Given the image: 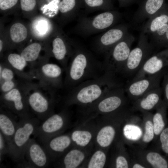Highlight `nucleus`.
<instances>
[{"label":"nucleus","instance_id":"39448f33","mask_svg":"<svg viewBox=\"0 0 168 168\" xmlns=\"http://www.w3.org/2000/svg\"><path fill=\"white\" fill-rule=\"evenodd\" d=\"M139 39L138 44L131 50L120 73L125 76L135 75L146 60L151 56L153 45L148 41L146 35L142 32Z\"/></svg>","mask_w":168,"mask_h":168},{"label":"nucleus","instance_id":"4c0bfd02","mask_svg":"<svg viewBox=\"0 0 168 168\" xmlns=\"http://www.w3.org/2000/svg\"><path fill=\"white\" fill-rule=\"evenodd\" d=\"M159 140L161 150L168 155V127L166 128L161 132Z\"/></svg>","mask_w":168,"mask_h":168},{"label":"nucleus","instance_id":"ddd939ff","mask_svg":"<svg viewBox=\"0 0 168 168\" xmlns=\"http://www.w3.org/2000/svg\"><path fill=\"white\" fill-rule=\"evenodd\" d=\"M162 94L160 86L149 91L136 100V107L144 111L157 108L163 101L161 99Z\"/></svg>","mask_w":168,"mask_h":168},{"label":"nucleus","instance_id":"4be33fe9","mask_svg":"<svg viewBox=\"0 0 168 168\" xmlns=\"http://www.w3.org/2000/svg\"><path fill=\"white\" fill-rule=\"evenodd\" d=\"M86 12L97 11L112 10V6L110 0H82Z\"/></svg>","mask_w":168,"mask_h":168},{"label":"nucleus","instance_id":"423d86ee","mask_svg":"<svg viewBox=\"0 0 168 168\" xmlns=\"http://www.w3.org/2000/svg\"><path fill=\"white\" fill-rule=\"evenodd\" d=\"M128 33V26L125 24L113 26L96 37L94 42V49L98 53L105 54Z\"/></svg>","mask_w":168,"mask_h":168},{"label":"nucleus","instance_id":"6ab92c4d","mask_svg":"<svg viewBox=\"0 0 168 168\" xmlns=\"http://www.w3.org/2000/svg\"><path fill=\"white\" fill-rule=\"evenodd\" d=\"M28 154L31 162L39 167L44 166L47 162L46 155L42 147L38 144L34 143L29 146Z\"/></svg>","mask_w":168,"mask_h":168},{"label":"nucleus","instance_id":"a19ab883","mask_svg":"<svg viewBox=\"0 0 168 168\" xmlns=\"http://www.w3.org/2000/svg\"><path fill=\"white\" fill-rule=\"evenodd\" d=\"M36 4V0H20L21 9L26 11H30L34 9Z\"/></svg>","mask_w":168,"mask_h":168},{"label":"nucleus","instance_id":"6e6552de","mask_svg":"<svg viewBox=\"0 0 168 168\" xmlns=\"http://www.w3.org/2000/svg\"><path fill=\"white\" fill-rule=\"evenodd\" d=\"M166 70L152 75L131 81L124 88L131 98L136 100L149 91L160 86V83Z\"/></svg>","mask_w":168,"mask_h":168},{"label":"nucleus","instance_id":"de8ad7c7","mask_svg":"<svg viewBox=\"0 0 168 168\" xmlns=\"http://www.w3.org/2000/svg\"><path fill=\"white\" fill-rule=\"evenodd\" d=\"M3 43L1 40H0V52H1L3 49Z\"/></svg>","mask_w":168,"mask_h":168},{"label":"nucleus","instance_id":"bb28decb","mask_svg":"<svg viewBox=\"0 0 168 168\" xmlns=\"http://www.w3.org/2000/svg\"><path fill=\"white\" fill-rule=\"evenodd\" d=\"M41 49V45L38 43H34L26 46L20 54L28 62L35 61L39 57Z\"/></svg>","mask_w":168,"mask_h":168},{"label":"nucleus","instance_id":"2f4dec72","mask_svg":"<svg viewBox=\"0 0 168 168\" xmlns=\"http://www.w3.org/2000/svg\"><path fill=\"white\" fill-rule=\"evenodd\" d=\"M106 156L105 154L100 150L96 151L92 155L87 167L89 168H102L105 163Z\"/></svg>","mask_w":168,"mask_h":168},{"label":"nucleus","instance_id":"a18cd8bd","mask_svg":"<svg viewBox=\"0 0 168 168\" xmlns=\"http://www.w3.org/2000/svg\"><path fill=\"white\" fill-rule=\"evenodd\" d=\"M4 141L2 133L1 132L0 133V150L1 152L4 148Z\"/></svg>","mask_w":168,"mask_h":168},{"label":"nucleus","instance_id":"473e14b6","mask_svg":"<svg viewBox=\"0 0 168 168\" xmlns=\"http://www.w3.org/2000/svg\"><path fill=\"white\" fill-rule=\"evenodd\" d=\"M123 133L126 138L133 141L138 140L142 134V130L139 127L131 124H127L124 126Z\"/></svg>","mask_w":168,"mask_h":168},{"label":"nucleus","instance_id":"c85d7f7f","mask_svg":"<svg viewBox=\"0 0 168 168\" xmlns=\"http://www.w3.org/2000/svg\"><path fill=\"white\" fill-rule=\"evenodd\" d=\"M7 59L9 66L15 71L23 72L27 66V62L20 54L11 53Z\"/></svg>","mask_w":168,"mask_h":168},{"label":"nucleus","instance_id":"8fccbe9b","mask_svg":"<svg viewBox=\"0 0 168 168\" xmlns=\"http://www.w3.org/2000/svg\"><path fill=\"white\" fill-rule=\"evenodd\" d=\"M3 0H0V2H2Z\"/></svg>","mask_w":168,"mask_h":168},{"label":"nucleus","instance_id":"72a5a7b5","mask_svg":"<svg viewBox=\"0 0 168 168\" xmlns=\"http://www.w3.org/2000/svg\"><path fill=\"white\" fill-rule=\"evenodd\" d=\"M49 25L46 20L40 18L36 20L33 24V28L35 32L39 36H43L48 32Z\"/></svg>","mask_w":168,"mask_h":168},{"label":"nucleus","instance_id":"7ed1b4c3","mask_svg":"<svg viewBox=\"0 0 168 168\" xmlns=\"http://www.w3.org/2000/svg\"><path fill=\"white\" fill-rule=\"evenodd\" d=\"M121 16L119 12L110 10L92 17L82 16L78 20L74 31L76 34L83 37L103 32L113 27Z\"/></svg>","mask_w":168,"mask_h":168},{"label":"nucleus","instance_id":"7c9ffc66","mask_svg":"<svg viewBox=\"0 0 168 168\" xmlns=\"http://www.w3.org/2000/svg\"><path fill=\"white\" fill-rule=\"evenodd\" d=\"M92 134L86 130H76L71 135V138L77 145L81 147L86 146L92 138Z\"/></svg>","mask_w":168,"mask_h":168},{"label":"nucleus","instance_id":"f257e3e1","mask_svg":"<svg viewBox=\"0 0 168 168\" xmlns=\"http://www.w3.org/2000/svg\"><path fill=\"white\" fill-rule=\"evenodd\" d=\"M65 71L64 86L69 90L84 81L100 76L104 73L102 63L90 51L76 43Z\"/></svg>","mask_w":168,"mask_h":168},{"label":"nucleus","instance_id":"f8f14e48","mask_svg":"<svg viewBox=\"0 0 168 168\" xmlns=\"http://www.w3.org/2000/svg\"><path fill=\"white\" fill-rule=\"evenodd\" d=\"M76 43L68 44L63 39L58 36L55 38L52 42V52L55 58L61 64L65 71L68 65V60L72 56Z\"/></svg>","mask_w":168,"mask_h":168},{"label":"nucleus","instance_id":"f3484780","mask_svg":"<svg viewBox=\"0 0 168 168\" xmlns=\"http://www.w3.org/2000/svg\"><path fill=\"white\" fill-rule=\"evenodd\" d=\"M168 23V12L160 10L148 19L142 29V32L152 34L162 25Z\"/></svg>","mask_w":168,"mask_h":168},{"label":"nucleus","instance_id":"393cba45","mask_svg":"<svg viewBox=\"0 0 168 168\" xmlns=\"http://www.w3.org/2000/svg\"><path fill=\"white\" fill-rule=\"evenodd\" d=\"M83 6L82 0H61L58 4V10L62 14H77Z\"/></svg>","mask_w":168,"mask_h":168},{"label":"nucleus","instance_id":"dca6fc26","mask_svg":"<svg viewBox=\"0 0 168 168\" xmlns=\"http://www.w3.org/2000/svg\"><path fill=\"white\" fill-rule=\"evenodd\" d=\"M164 1V0H147L143 7L135 13L133 20L139 23L149 18L161 10Z\"/></svg>","mask_w":168,"mask_h":168},{"label":"nucleus","instance_id":"1a4fd4ad","mask_svg":"<svg viewBox=\"0 0 168 168\" xmlns=\"http://www.w3.org/2000/svg\"><path fill=\"white\" fill-rule=\"evenodd\" d=\"M168 66V48L150 56L131 81L152 75L165 70Z\"/></svg>","mask_w":168,"mask_h":168},{"label":"nucleus","instance_id":"cd10ccee","mask_svg":"<svg viewBox=\"0 0 168 168\" xmlns=\"http://www.w3.org/2000/svg\"><path fill=\"white\" fill-rule=\"evenodd\" d=\"M11 38L15 43L24 40L27 37V31L26 28L21 23L17 22L11 27L10 30Z\"/></svg>","mask_w":168,"mask_h":168},{"label":"nucleus","instance_id":"f03ea898","mask_svg":"<svg viewBox=\"0 0 168 168\" xmlns=\"http://www.w3.org/2000/svg\"><path fill=\"white\" fill-rule=\"evenodd\" d=\"M116 77L104 72L97 78L81 83L69 91L68 102L88 105L92 104L111 90L123 86Z\"/></svg>","mask_w":168,"mask_h":168},{"label":"nucleus","instance_id":"412c9836","mask_svg":"<svg viewBox=\"0 0 168 168\" xmlns=\"http://www.w3.org/2000/svg\"><path fill=\"white\" fill-rule=\"evenodd\" d=\"M115 134V130L113 126L110 125L104 126L97 134L96 138L97 142L102 147H107L112 142Z\"/></svg>","mask_w":168,"mask_h":168},{"label":"nucleus","instance_id":"09e8293b","mask_svg":"<svg viewBox=\"0 0 168 168\" xmlns=\"http://www.w3.org/2000/svg\"><path fill=\"white\" fill-rule=\"evenodd\" d=\"M119 2L120 3L121 5H122L124 4V2H125V0H119Z\"/></svg>","mask_w":168,"mask_h":168},{"label":"nucleus","instance_id":"2eb2a0df","mask_svg":"<svg viewBox=\"0 0 168 168\" xmlns=\"http://www.w3.org/2000/svg\"><path fill=\"white\" fill-rule=\"evenodd\" d=\"M35 129V124L30 121L25 122L17 128L12 141L14 146L19 149L23 147L29 141Z\"/></svg>","mask_w":168,"mask_h":168},{"label":"nucleus","instance_id":"5701e85b","mask_svg":"<svg viewBox=\"0 0 168 168\" xmlns=\"http://www.w3.org/2000/svg\"><path fill=\"white\" fill-rule=\"evenodd\" d=\"M85 158L84 153L77 149H73L68 152L63 159L64 166L66 168H75L79 166Z\"/></svg>","mask_w":168,"mask_h":168},{"label":"nucleus","instance_id":"aec40b11","mask_svg":"<svg viewBox=\"0 0 168 168\" xmlns=\"http://www.w3.org/2000/svg\"><path fill=\"white\" fill-rule=\"evenodd\" d=\"M167 107L163 100L157 108V111L153 117V125L155 135H160L165 128L166 124V114Z\"/></svg>","mask_w":168,"mask_h":168},{"label":"nucleus","instance_id":"a878e982","mask_svg":"<svg viewBox=\"0 0 168 168\" xmlns=\"http://www.w3.org/2000/svg\"><path fill=\"white\" fill-rule=\"evenodd\" d=\"M71 143V139L68 136L61 135L51 140L49 144V147L53 152H62L67 148Z\"/></svg>","mask_w":168,"mask_h":168},{"label":"nucleus","instance_id":"ea45409f","mask_svg":"<svg viewBox=\"0 0 168 168\" xmlns=\"http://www.w3.org/2000/svg\"><path fill=\"white\" fill-rule=\"evenodd\" d=\"M162 87V93L164 96L163 100L167 107H168V71L166 72L163 77Z\"/></svg>","mask_w":168,"mask_h":168},{"label":"nucleus","instance_id":"4468645a","mask_svg":"<svg viewBox=\"0 0 168 168\" xmlns=\"http://www.w3.org/2000/svg\"><path fill=\"white\" fill-rule=\"evenodd\" d=\"M4 101L11 106L18 112L24 111L27 103L25 90L23 91L17 86L7 93L2 94Z\"/></svg>","mask_w":168,"mask_h":168},{"label":"nucleus","instance_id":"e433bc0d","mask_svg":"<svg viewBox=\"0 0 168 168\" xmlns=\"http://www.w3.org/2000/svg\"><path fill=\"white\" fill-rule=\"evenodd\" d=\"M154 132L152 122L150 120L147 121L145 124V131L142 140L145 143H149L153 139Z\"/></svg>","mask_w":168,"mask_h":168},{"label":"nucleus","instance_id":"9b49d317","mask_svg":"<svg viewBox=\"0 0 168 168\" xmlns=\"http://www.w3.org/2000/svg\"><path fill=\"white\" fill-rule=\"evenodd\" d=\"M25 92L27 103L34 112L42 114L49 110L50 102L42 91L30 86L26 88Z\"/></svg>","mask_w":168,"mask_h":168},{"label":"nucleus","instance_id":"0eeeda50","mask_svg":"<svg viewBox=\"0 0 168 168\" xmlns=\"http://www.w3.org/2000/svg\"><path fill=\"white\" fill-rule=\"evenodd\" d=\"M125 89L122 86L114 89L98 100L88 105L90 109L102 113L114 112L119 109L125 100Z\"/></svg>","mask_w":168,"mask_h":168},{"label":"nucleus","instance_id":"49530a36","mask_svg":"<svg viewBox=\"0 0 168 168\" xmlns=\"http://www.w3.org/2000/svg\"><path fill=\"white\" fill-rule=\"evenodd\" d=\"M133 168H144L145 167L143 166L138 163L134 164L133 166Z\"/></svg>","mask_w":168,"mask_h":168},{"label":"nucleus","instance_id":"20e7f679","mask_svg":"<svg viewBox=\"0 0 168 168\" xmlns=\"http://www.w3.org/2000/svg\"><path fill=\"white\" fill-rule=\"evenodd\" d=\"M135 40L131 34H128L105 54L102 62L104 72L116 76L120 73L131 51V46Z\"/></svg>","mask_w":168,"mask_h":168},{"label":"nucleus","instance_id":"c9c22d12","mask_svg":"<svg viewBox=\"0 0 168 168\" xmlns=\"http://www.w3.org/2000/svg\"><path fill=\"white\" fill-rule=\"evenodd\" d=\"M168 29V23L162 25L156 31L151 34L154 44L158 46L165 36Z\"/></svg>","mask_w":168,"mask_h":168},{"label":"nucleus","instance_id":"37998d69","mask_svg":"<svg viewBox=\"0 0 168 168\" xmlns=\"http://www.w3.org/2000/svg\"><path fill=\"white\" fill-rule=\"evenodd\" d=\"M115 166L117 168H128V164L125 157L120 156L116 158Z\"/></svg>","mask_w":168,"mask_h":168},{"label":"nucleus","instance_id":"b1692460","mask_svg":"<svg viewBox=\"0 0 168 168\" xmlns=\"http://www.w3.org/2000/svg\"><path fill=\"white\" fill-rule=\"evenodd\" d=\"M13 120L7 115L0 114V129L1 133L7 138H13L16 129Z\"/></svg>","mask_w":168,"mask_h":168},{"label":"nucleus","instance_id":"c756f323","mask_svg":"<svg viewBox=\"0 0 168 168\" xmlns=\"http://www.w3.org/2000/svg\"><path fill=\"white\" fill-rule=\"evenodd\" d=\"M148 162L155 168H168V161L160 153L156 152H150L146 156Z\"/></svg>","mask_w":168,"mask_h":168},{"label":"nucleus","instance_id":"79ce46f5","mask_svg":"<svg viewBox=\"0 0 168 168\" xmlns=\"http://www.w3.org/2000/svg\"><path fill=\"white\" fill-rule=\"evenodd\" d=\"M18 0H3L0 3V8L5 10L11 8L17 3Z\"/></svg>","mask_w":168,"mask_h":168},{"label":"nucleus","instance_id":"f704fd0d","mask_svg":"<svg viewBox=\"0 0 168 168\" xmlns=\"http://www.w3.org/2000/svg\"><path fill=\"white\" fill-rule=\"evenodd\" d=\"M14 70L9 66H4L2 64L0 65V82L7 80H14Z\"/></svg>","mask_w":168,"mask_h":168},{"label":"nucleus","instance_id":"58836bf2","mask_svg":"<svg viewBox=\"0 0 168 168\" xmlns=\"http://www.w3.org/2000/svg\"><path fill=\"white\" fill-rule=\"evenodd\" d=\"M17 86V83L15 80L0 82V90L2 94L10 91Z\"/></svg>","mask_w":168,"mask_h":168},{"label":"nucleus","instance_id":"c03bdc74","mask_svg":"<svg viewBox=\"0 0 168 168\" xmlns=\"http://www.w3.org/2000/svg\"><path fill=\"white\" fill-rule=\"evenodd\" d=\"M158 46L168 47V29Z\"/></svg>","mask_w":168,"mask_h":168},{"label":"nucleus","instance_id":"a211bd4d","mask_svg":"<svg viewBox=\"0 0 168 168\" xmlns=\"http://www.w3.org/2000/svg\"><path fill=\"white\" fill-rule=\"evenodd\" d=\"M64 120L58 114H53L48 118L42 124L41 132L44 134L49 135L57 132L63 126Z\"/></svg>","mask_w":168,"mask_h":168},{"label":"nucleus","instance_id":"9d476101","mask_svg":"<svg viewBox=\"0 0 168 168\" xmlns=\"http://www.w3.org/2000/svg\"><path fill=\"white\" fill-rule=\"evenodd\" d=\"M63 70L56 64L47 63L38 66L35 72L37 77L44 85L57 89L64 86L62 78Z\"/></svg>","mask_w":168,"mask_h":168}]
</instances>
